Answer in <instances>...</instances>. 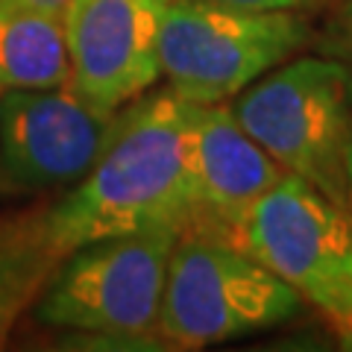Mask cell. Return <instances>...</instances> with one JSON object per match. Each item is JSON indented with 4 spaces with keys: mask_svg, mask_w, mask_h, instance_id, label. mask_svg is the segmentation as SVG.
<instances>
[{
    "mask_svg": "<svg viewBox=\"0 0 352 352\" xmlns=\"http://www.w3.org/2000/svg\"><path fill=\"white\" fill-rule=\"evenodd\" d=\"M120 112V109H118ZM71 85L0 97V168L12 191L71 188L94 168L118 124Z\"/></svg>",
    "mask_w": 352,
    "mask_h": 352,
    "instance_id": "obj_7",
    "label": "cell"
},
{
    "mask_svg": "<svg viewBox=\"0 0 352 352\" xmlns=\"http://www.w3.org/2000/svg\"><path fill=\"white\" fill-rule=\"evenodd\" d=\"M65 252L53 244L47 206L0 214V349L41 296Z\"/></svg>",
    "mask_w": 352,
    "mask_h": 352,
    "instance_id": "obj_11",
    "label": "cell"
},
{
    "mask_svg": "<svg viewBox=\"0 0 352 352\" xmlns=\"http://www.w3.org/2000/svg\"><path fill=\"white\" fill-rule=\"evenodd\" d=\"M71 85L62 12L32 0H0V97Z\"/></svg>",
    "mask_w": 352,
    "mask_h": 352,
    "instance_id": "obj_10",
    "label": "cell"
},
{
    "mask_svg": "<svg viewBox=\"0 0 352 352\" xmlns=\"http://www.w3.org/2000/svg\"><path fill=\"white\" fill-rule=\"evenodd\" d=\"M308 38L311 30L300 12L170 0L159 38L162 76L188 103H226L258 76L288 62Z\"/></svg>",
    "mask_w": 352,
    "mask_h": 352,
    "instance_id": "obj_5",
    "label": "cell"
},
{
    "mask_svg": "<svg viewBox=\"0 0 352 352\" xmlns=\"http://www.w3.org/2000/svg\"><path fill=\"white\" fill-rule=\"evenodd\" d=\"M214 3L238 6V9H261V12H302L317 6L320 0H214Z\"/></svg>",
    "mask_w": 352,
    "mask_h": 352,
    "instance_id": "obj_13",
    "label": "cell"
},
{
    "mask_svg": "<svg viewBox=\"0 0 352 352\" xmlns=\"http://www.w3.org/2000/svg\"><path fill=\"white\" fill-rule=\"evenodd\" d=\"M170 0H68L71 88L118 112L162 80L159 38Z\"/></svg>",
    "mask_w": 352,
    "mask_h": 352,
    "instance_id": "obj_8",
    "label": "cell"
},
{
    "mask_svg": "<svg viewBox=\"0 0 352 352\" xmlns=\"http://www.w3.org/2000/svg\"><path fill=\"white\" fill-rule=\"evenodd\" d=\"M3 194H15V191H12V185L6 182V176H3V168H0V197H3Z\"/></svg>",
    "mask_w": 352,
    "mask_h": 352,
    "instance_id": "obj_17",
    "label": "cell"
},
{
    "mask_svg": "<svg viewBox=\"0 0 352 352\" xmlns=\"http://www.w3.org/2000/svg\"><path fill=\"white\" fill-rule=\"evenodd\" d=\"M302 296L235 241L182 229L168 261L156 332L173 349H197L282 326Z\"/></svg>",
    "mask_w": 352,
    "mask_h": 352,
    "instance_id": "obj_4",
    "label": "cell"
},
{
    "mask_svg": "<svg viewBox=\"0 0 352 352\" xmlns=\"http://www.w3.org/2000/svg\"><path fill=\"white\" fill-rule=\"evenodd\" d=\"M179 232L176 226H147L80 244L44 285L32 305L36 320L115 340L118 349H164L156 320Z\"/></svg>",
    "mask_w": 352,
    "mask_h": 352,
    "instance_id": "obj_2",
    "label": "cell"
},
{
    "mask_svg": "<svg viewBox=\"0 0 352 352\" xmlns=\"http://www.w3.org/2000/svg\"><path fill=\"white\" fill-rule=\"evenodd\" d=\"M32 3L47 6V9H53V12H65V6H68V0H32Z\"/></svg>",
    "mask_w": 352,
    "mask_h": 352,
    "instance_id": "obj_16",
    "label": "cell"
},
{
    "mask_svg": "<svg viewBox=\"0 0 352 352\" xmlns=\"http://www.w3.org/2000/svg\"><path fill=\"white\" fill-rule=\"evenodd\" d=\"M338 335H340V346H344V349H352V323L338 326Z\"/></svg>",
    "mask_w": 352,
    "mask_h": 352,
    "instance_id": "obj_15",
    "label": "cell"
},
{
    "mask_svg": "<svg viewBox=\"0 0 352 352\" xmlns=\"http://www.w3.org/2000/svg\"><path fill=\"white\" fill-rule=\"evenodd\" d=\"M191 112L194 103L168 85L120 109L94 168L47 206L50 238L65 256L109 235L191 226Z\"/></svg>",
    "mask_w": 352,
    "mask_h": 352,
    "instance_id": "obj_1",
    "label": "cell"
},
{
    "mask_svg": "<svg viewBox=\"0 0 352 352\" xmlns=\"http://www.w3.org/2000/svg\"><path fill=\"white\" fill-rule=\"evenodd\" d=\"M232 112L285 170L346 206L352 71L344 62L335 56L282 62L238 94Z\"/></svg>",
    "mask_w": 352,
    "mask_h": 352,
    "instance_id": "obj_3",
    "label": "cell"
},
{
    "mask_svg": "<svg viewBox=\"0 0 352 352\" xmlns=\"http://www.w3.org/2000/svg\"><path fill=\"white\" fill-rule=\"evenodd\" d=\"M323 50L335 56L352 71V0H344L332 18V27L326 30Z\"/></svg>",
    "mask_w": 352,
    "mask_h": 352,
    "instance_id": "obj_12",
    "label": "cell"
},
{
    "mask_svg": "<svg viewBox=\"0 0 352 352\" xmlns=\"http://www.w3.org/2000/svg\"><path fill=\"white\" fill-rule=\"evenodd\" d=\"M285 168L238 124L232 106L194 103L191 112V226L235 241L252 203Z\"/></svg>",
    "mask_w": 352,
    "mask_h": 352,
    "instance_id": "obj_9",
    "label": "cell"
},
{
    "mask_svg": "<svg viewBox=\"0 0 352 352\" xmlns=\"http://www.w3.org/2000/svg\"><path fill=\"white\" fill-rule=\"evenodd\" d=\"M235 244L338 326L352 323V214L285 170L241 223Z\"/></svg>",
    "mask_w": 352,
    "mask_h": 352,
    "instance_id": "obj_6",
    "label": "cell"
},
{
    "mask_svg": "<svg viewBox=\"0 0 352 352\" xmlns=\"http://www.w3.org/2000/svg\"><path fill=\"white\" fill-rule=\"evenodd\" d=\"M346 206H349V214H352V135H349V144H346Z\"/></svg>",
    "mask_w": 352,
    "mask_h": 352,
    "instance_id": "obj_14",
    "label": "cell"
}]
</instances>
